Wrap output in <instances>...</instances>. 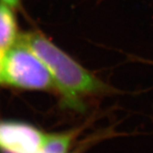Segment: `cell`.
<instances>
[{
  "instance_id": "cell-1",
  "label": "cell",
  "mask_w": 153,
  "mask_h": 153,
  "mask_svg": "<svg viewBox=\"0 0 153 153\" xmlns=\"http://www.w3.org/2000/svg\"><path fill=\"white\" fill-rule=\"evenodd\" d=\"M17 43L27 46L43 60L53 77L55 90L65 108L82 111L87 100L117 93L112 86L41 33H22L19 35Z\"/></svg>"
},
{
  "instance_id": "cell-2",
  "label": "cell",
  "mask_w": 153,
  "mask_h": 153,
  "mask_svg": "<svg viewBox=\"0 0 153 153\" xmlns=\"http://www.w3.org/2000/svg\"><path fill=\"white\" fill-rule=\"evenodd\" d=\"M4 84L30 90L55 89V82L43 60L27 46L16 43L5 51Z\"/></svg>"
},
{
  "instance_id": "cell-3",
  "label": "cell",
  "mask_w": 153,
  "mask_h": 153,
  "mask_svg": "<svg viewBox=\"0 0 153 153\" xmlns=\"http://www.w3.org/2000/svg\"><path fill=\"white\" fill-rule=\"evenodd\" d=\"M46 134L24 122L0 121V152L37 153Z\"/></svg>"
},
{
  "instance_id": "cell-4",
  "label": "cell",
  "mask_w": 153,
  "mask_h": 153,
  "mask_svg": "<svg viewBox=\"0 0 153 153\" xmlns=\"http://www.w3.org/2000/svg\"><path fill=\"white\" fill-rule=\"evenodd\" d=\"M18 38L16 20L12 8L0 2V49H10L16 44Z\"/></svg>"
},
{
  "instance_id": "cell-5",
  "label": "cell",
  "mask_w": 153,
  "mask_h": 153,
  "mask_svg": "<svg viewBox=\"0 0 153 153\" xmlns=\"http://www.w3.org/2000/svg\"><path fill=\"white\" fill-rule=\"evenodd\" d=\"M73 139V133L46 134L40 153H67Z\"/></svg>"
},
{
  "instance_id": "cell-6",
  "label": "cell",
  "mask_w": 153,
  "mask_h": 153,
  "mask_svg": "<svg viewBox=\"0 0 153 153\" xmlns=\"http://www.w3.org/2000/svg\"><path fill=\"white\" fill-rule=\"evenodd\" d=\"M5 51L0 49V84H4V62Z\"/></svg>"
},
{
  "instance_id": "cell-7",
  "label": "cell",
  "mask_w": 153,
  "mask_h": 153,
  "mask_svg": "<svg viewBox=\"0 0 153 153\" xmlns=\"http://www.w3.org/2000/svg\"><path fill=\"white\" fill-rule=\"evenodd\" d=\"M0 2L9 5L12 9H16L20 5V0H0Z\"/></svg>"
},
{
  "instance_id": "cell-8",
  "label": "cell",
  "mask_w": 153,
  "mask_h": 153,
  "mask_svg": "<svg viewBox=\"0 0 153 153\" xmlns=\"http://www.w3.org/2000/svg\"><path fill=\"white\" fill-rule=\"evenodd\" d=\"M145 62H147V63H149V64H152V66H153V60H146Z\"/></svg>"
},
{
  "instance_id": "cell-9",
  "label": "cell",
  "mask_w": 153,
  "mask_h": 153,
  "mask_svg": "<svg viewBox=\"0 0 153 153\" xmlns=\"http://www.w3.org/2000/svg\"><path fill=\"white\" fill-rule=\"evenodd\" d=\"M37 153H39V152H37Z\"/></svg>"
}]
</instances>
